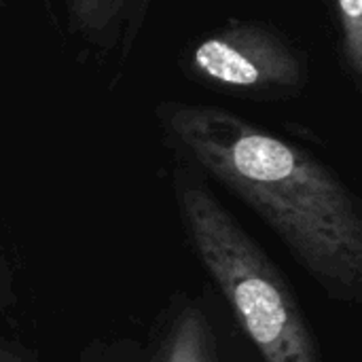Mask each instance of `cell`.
Here are the masks:
<instances>
[{"label": "cell", "instance_id": "9", "mask_svg": "<svg viewBox=\"0 0 362 362\" xmlns=\"http://www.w3.org/2000/svg\"><path fill=\"white\" fill-rule=\"evenodd\" d=\"M0 362H34L25 350L17 348V346H11V344H4L0 341Z\"/></svg>", "mask_w": 362, "mask_h": 362}, {"label": "cell", "instance_id": "7", "mask_svg": "<svg viewBox=\"0 0 362 362\" xmlns=\"http://www.w3.org/2000/svg\"><path fill=\"white\" fill-rule=\"evenodd\" d=\"M153 0H129L127 13H125V23H123V32H121V45H123V53L129 51L142 30L144 17L148 13Z\"/></svg>", "mask_w": 362, "mask_h": 362}, {"label": "cell", "instance_id": "3", "mask_svg": "<svg viewBox=\"0 0 362 362\" xmlns=\"http://www.w3.org/2000/svg\"><path fill=\"white\" fill-rule=\"evenodd\" d=\"M182 74L199 87L255 102H284L312 81L310 55L286 32L259 19H229L191 40Z\"/></svg>", "mask_w": 362, "mask_h": 362}, {"label": "cell", "instance_id": "6", "mask_svg": "<svg viewBox=\"0 0 362 362\" xmlns=\"http://www.w3.org/2000/svg\"><path fill=\"white\" fill-rule=\"evenodd\" d=\"M68 28L89 45L110 47L123 32L129 0H64Z\"/></svg>", "mask_w": 362, "mask_h": 362}, {"label": "cell", "instance_id": "4", "mask_svg": "<svg viewBox=\"0 0 362 362\" xmlns=\"http://www.w3.org/2000/svg\"><path fill=\"white\" fill-rule=\"evenodd\" d=\"M144 362H227L218 327L199 299H180Z\"/></svg>", "mask_w": 362, "mask_h": 362}, {"label": "cell", "instance_id": "2", "mask_svg": "<svg viewBox=\"0 0 362 362\" xmlns=\"http://www.w3.org/2000/svg\"><path fill=\"white\" fill-rule=\"evenodd\" d=\"M189 242L263 362H325L297 293L269 255L189 165L174 170Z\"/></svg>", "mask_w": 362, "mask_h": 362}, {"label": "cell", "instance_id": "8", "mask_svg": "<svg viewBox=\"0 0 362 362\" xmlns=\"http://www.w3.org/2000/svg\"><path fill=\"white\" fill-rule=\"evenodd\" d=\"M11 303H13V280H11L8 265L0 252V310L8 308Z\"/></svg>", "mask_w": 362, "mask_h": 362}, {"label": "cell", "instance_id": "5", "mask_svg": "<svg viewBox=\"0 0 362 362\" xmlns=\"http://www.w3.org/2000/svg\"><path fill=\"white\" fill-rule=\"evenodd\" d=\"M341 72L358 89L362 81V0H320Z\"/></svg>", "mask_w": 362, "mask_h": 362}, {"label": "cell", "instance_id": "1", "mask_svg": "<svg viewBox=\"0 0 362 362\" xmlns=\"http://www.w3.org/2000/svg\"><path fill=\"white\" fill-rule=\"evenodd\" d=\"M155 117L180 163L255 210L331 299L361 301V206L331 165L223 106L163 100Z\"/></svg>", "mask_w": 362, "mask_h": 362}]
</instances>
